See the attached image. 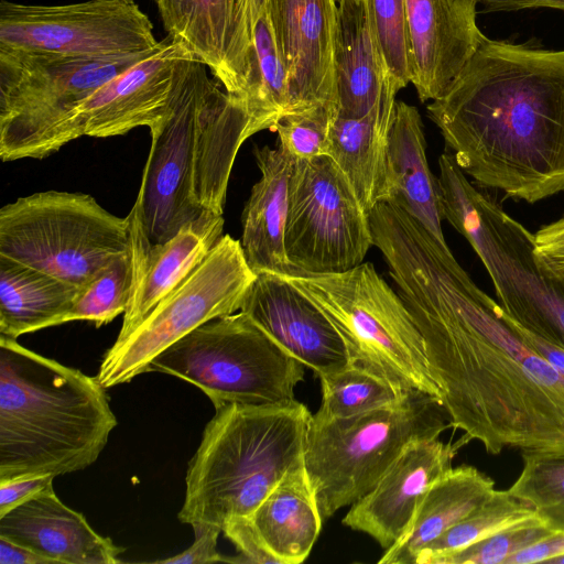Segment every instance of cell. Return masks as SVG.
I'll return each mask as SVG.
<instances>
[{"mask_svg":"<svg viewBox=\"0 0 564 564\" xmlns=\"http://www.w3.org/2000/svg\"><path fill=\"white\" fill-rule=\"evenodd\" d=\"M171 37L123 73L100 86L67 117L56 139V151L84 135L110 138L145 126L165 115L178 63L191 55Z\"/></svg>","mask_w":564,"mask_h":564,"instance_id":"cell-15","label":"cell"},{"mask_svg":"<svg viewBox=\"0 0 564 564\" xmlns=\"http://www.w3.org/2000/svg\"><path fill=\"white\" fill-rule=\"evenodd\" d=\"M257 278L241 242L223 235L205 260L143 321L104 355L97 379L104 388L131 381L172 344L202 324L240 311Z\"/></svg>","mask_w":564,"mask_h":564,"instance_id":"cell-12","label":"cell"},{"mask_svg":"<svg viewBox=\"0 0 564 564\" xmlns=\"http://www.w3.org/2000/svg\"><path fill=\"white\" fill-rule=\"evenodd\" d=\"M240 312L316 376L351 361L343 338L327 316L281 275L258 273Z\"/></svg>","mask_w":564,"mask_h":564,"instance_id":"cell-19","label":"cell"},{"mask_svg":"<svg viewBox=\"0 0 564 564\" xmlns=\"http://www.w3.org/2000/svg\"><path fill=\"white\" fill-rule=\"evenodd\" d=\"M476 0H405L414 85L421 101L441 97L487 37Z\"/></svg>","mask_w":564,"mask_h":564,"instance_id":"cell-20","label":"cell"},{"mask_svg":"<svg viewBox=\"0 0 564 564\" xmlns=\"http://www.w3.org/2000/svg\"><path fill=\"white\" fill-rule=\"evenodd\" d=\"M238 99L249 117V138L261 130H272L289 109L288 75L267 9L253 28L249 73Z\"/></svg>","mask_w":564,"mask_h":564,"instance_id":"cell-30","label":"cell"},{"mask_svg":"<svg viewBox=\"0 0 564 564\" xmlns=\"http://www.w3.org/2000/svg\"><path fill=\"white\" fill-rule=\"evenodd\" d=\"M52 475L23 476L0 481V517L53 488Z\"/></svg>","mask_w":564,"mask_h":564,"instance_id":"cell-40","label":"cell"},{"mask_svg":"<svg viewBox=\"0 0 564 564\" xmlns=\"http://www.w3.org/2000/svg\"><path fill=\"white\" fill-rule=\"evenodd\" d=\"M195 541L185 551L166 557L156 560L154 563L162 564H205L216 562L235 563V557H228L220 554L217 550V541L220 529L215 527H205L194 530Z\"/></svg>","mask_w":564,"mask_h":564,"instance_id":"cell-39","label":"cell"},{"mask_svg":"<svg viewBox=\"0 0 564 564\" xmlns=\"http://www.w3.org/2000/svg\"><path fill=\"white\" fill-rule=\"evenodd\" d=\"M478 3L481 1V0H476Z\"/></svg>","mask_w":564,"mask_h":564,"instance_id":"cell-48","label":"cell"},{"mask_svg":"<svg viewBox=\"0 0 564 564\" xmlns=\"http://www.w3.org/2000/svg\"><path fill=\"white\" fill-rule=\"evenodd\" d=\"M0 536L55 564H116L124 551L98 534L80 512L58 499L53 488L1 516Z\"/></svg>","mask_w":564,"mask_h":564,"instance_id":"cell-22","label":"cell"},{"mask_svg":"<svg viewBox=\"0 0 564 564\" xmlns=\"http://www.w3.org/2000/svg\"><path fill=\"white\" fill-rule=\"evenodd\" d=\"M80 289L0 256V335L19 336L64 324Z\"/></svg>","mask_w":564,"mask_h":564,"instance_id":"cell-29","label":"cell"},{"mask_svg":"<svg viewBox=\"0 0 564 564\" xmlns=\"http://www.w3.org/2000/svg\"><path fill=\"white\" fill-rule=\"evenodd\" d=\"M151 371L191 382L215 409L292 402L305 375L302 362L240 311L186 334L149 364Z\"/></svg>","mask_w":564,"mask_h":564,"instance_id":"cell-9","label":"cell"},{"mask_svg":"<svg viewBox=\"0 0 564 564\" xmlns=\"http://www.w3.org/2000/svg\"><path fill=\"white\" fill-rule=\"evenodd\" d=\"M317 377L322 403L315 415L323 419L349 417L389 406L411 391L352 362Z\"/></svg>","mask_w":564,"mask_h":564,"instance_id":"cell-32","label":"cell"},{"mask_svg":"<svg viewBox=\"0 0 564 564\" xmlns=\"http://www.w3.org/2000/svg\"><path fill=\"white\" fill-rule=\"evenodd\" d=\"M188 463L178 520L223 531L250 517L281 478L304 462L312 413L297 400L215 409Z\"/></svg>","mask_w":564,"mask_h":564,"instance_id":"cell-5","label":"cell"},{"mask_svg":"<svg viewBox=\"0 0 564 564\" xmlns=\"http://www.w3.org/2000/svg\"><path fill=\"white\" fill-rule=\"evenodd\" d=\"M327 316L356 364L403 390H419L441 400L429 370L422 336L398 292L362 262L338 273L292 269L281 275Z\"/></svg>","mask_w":564,"mask_h":564,"instance_id":"cell-8","label":"cell"},{"mask_svg":"<svg viewBox=\"0 0 564 564\" xmlns=\"http://www.w3.org/2000/svg\"><path fill=\"white\" fill-rule=\"evenodd\" d=\"M169 37L212 70L225 90L239 98L253 47L251 0H160Z\"/></svg>","mask_w":564,"mask_h":564,"instance_id":"cell-17","label":"cell"},{"mask_svg":"<svg viewBox=\"0 0 564 564\" xmlns=\"http://www.w3.org/2000/svg\"><path fill=\"white\" fill-rule=\"evenodd\" d=\"M491 10H518L527 8H553L564 10V0H481Z\"/></svg>","mask_w":564,"mask_h":564,"instance_id":"cell-44","label":"cell"},{"mask_svg":"<svg viewBox=\"0 0 564 564\" xmlns=\"http://www.w3.org/2000/svg\"><path fill=\"white\" fill-rule=\"evenodd\" d=\"M133 262L131 299L116 340L127 337L143 318L205 260L223 237L224 217L207 215L183 227L164 243H151L130 210Z\"/></svg>","mask_w":564,"mask_h":564,"instance_id":"cell-21","label":"cell"},{"mask_svg":"<svg viewBox=\"0 0 564 564\" xmlns=\"http://www.w3.org/2000/svg\"><path fill=\"white\" fill-rule=\"evenodd\" d=\"M426 109L479 186L527 203L564 191V50L486 37Z\"/></svg>","mask_w":564,"mask_h":564,"instance_id":"cell-2","label":"cell"},{"mask_svg":"<svg viewBox=\"0 0 564 564\" xmlns=\"http://www.w3.org/2000/svg\"><path fill=\"white\" fill-rule=\"evenodd\" d=\"M373 246L369 213L328 155L294 160L284 248L292 269L338 273L362 263Z\"/></svg>","mask_w":564,"mask_h":564,"instance_id":"cell-13","label":"cell"},{"mask_svg":"<svg viewBox=\"0 0 564 564\" xmlns=\"http://www.w3.org/2000/svg\"><path fill=\"white\" fill-rule=\"evenodd\" d=\"M523 466L508 488L528 501L552 531H564V455L522 453Z\"/></svg>","mask_w":564,"mask_h":564,"instance_id":"cell-34","label":"cell"},{"mask_svg":"<svg viewBox=\"0 0 564 564\" xmlns=\"http://www.w3.org/2000/svg\"><path fill=\"white\" fill-rule=\"evenodd\" d=\"M223 532L238 551L235 563L280 564L264 544L250 517L231 519Z\"/></svg>","mask_w":564,"mask_h":564,"instance_id":"cell-38","label":"cell"},{"mask_svg":"<svg viewBox=\"0 0 564 564\" xmlns=\"http://www.w3.org/2000/svg\"><path fill=\"white\" fill-rule=\"evenodd\" d=\"M371 30L389 75L402 89L413 77L405 0H365Z\"/></svg>","mask_w":564,"mask_h":564,"instance_id":"cell-35","label":"cell"},{"mask_svg":"<svg viewBox=\"0 0 564 564\" xmlns=\"http://www.w3.org/2000/svg\"><path fill=\"white\" fill-rule=\"evenodd\" d=\"M159 46L99 58L0 48L1 160L44 159L57 152L56 139L69 113Z\"/></svg>","mask_w":564,"mask_h":564,"instance_id":"cell-11","label":"cell"},{"mask_svg":"<svg viewBox=\"0 0 564 564\" xmlns=\"http://www.w3.org/2000/svg\"><path fill=\"white\" fill-rule=\"evenodd\" d=\"M130 249L129 219L84 193L45 191L0 209V256L84 289Z\"/></svg>","mask_w":564,"mask_h":564,"instance_id":"cell-10","label":"cell"},{"mask_svg":"<svg viewBox=\"0 0 564 564\" xmlns=\"http://www.w3.org/2000/svg\"><path fill=\"white\" fill-rule=\"evenodd\" d=\"M438 171L443 218L473 247L502 311L522 328L564 349V275L539 257L533 234L476 189L452 153L440 156Z\"/></svg>","mask_w":564,"mask_h":564,"instance_id":"cell-6","label":"cell"},{"mask_svg":"<svg viewBox=\"0 0 564 564\" xmlns=\"http://www.w3.org/2000/svg\"><path fill=\"white\" fill-rule=\"evenodd\" d=\"M423 339L429 370L463 447L479 442L564 455V373L519 335L449 248L424 237L387 262Z\"/></svg>","mask_w":564,"mask_h":564,"instance_id":"cell-1","label":"cell"},{"mask_svg":"<svg viewBox=\"0 0 564 564\" xmlns=\"http://www.w3.org/2000/svg\"><path fill=\"white\" fill-rule=\"evenodd\" d=\"M564 554V531L552 532L546 538L521 550L507 561V564L547 563Z\"/></svg>","mask_w":564,"mask_h":564,"instance_id":"cell-42","label":"cell"},{"mask_svg":"<svg viewBox=\"0 0 564 564\" xmlns=\"http://www.w3.org/2000/svg\"><path fill=\"white\" fill-rule=\"evenodd\" d=\"M268 0H251V13H252V22L253 28L259 19V17L262 14V12L267 9Z\"/></svg>","mask_w":564,"mask_h":564,"instance_id":"cell-45","label":"cell"},{"mask_svg":"<svg viewBox=\"0 0 564 564\" xmlns=\"http://www.w3.org/2000/svg\"><path fill=\"white\" fill-rule=\"evenodd\" d=\"M156 3L160 1V0H154Z\"/></svg>","mask_w":564,"mask_h":564,"instance_id":"cell-47","label":"cell"},{"mask_svg":"<svg viewBox=\"0 0 564 564\" xmlns=\"http://www.w3.org/2000/svg\"><path fill=\"white\" fill-rule=\"evenodd\" d=\"M337 2L334 42L337 115L360 118L395 101L401 88L388 73L365 0Z\"/></svg>","mask_w":564,"mask_h":564,"instance_id":"cell-23","label":"cell"},{"mask_svg":"<svg viewBox=\"0 0 564 564\" xmlns=\"http://www.w3.org/2000/svg\"><path fill=\"white\" fill-rule=\"evenodd\" d=\"M160 43L135 0L0 2V48L99 58L152 51Z\"/></svg>","mask_w":564,"mask_h":564,"instance_id":"cell-14","label":"cell"},{"mask_svg":"<svg viewBox=\"0 0 564 564\" xmlns=\"http://www.w3.org/2000/svg\"><path fill=\"white\" fill-rule=\"evenodd\" d=\"M495 481L473 466L452 467L427 490L404 534L380 564H415L419 553L466 518L495 491Z\"/></svg>","mask_w":564,"mask_h":564,"instance_id":"cell-27","label":"cell"},{"mask_svg":"<svg viewBox=\"0 0 564 564\" xmlns=\"http://www.w3.org/2000/svg\"><path fill=\"white\" fill-rule=\"evenodd\" d=\"M267 10L288 75L286 113L318 104L337 106L336 0H268Z\"/></svg>","mask_w":564,"mask_h":564,"instance_id":"cell-16","label":"cell"},{"mask_svg":"<svg viewBox=\"0 0 564 564\" xmlns=\"http://www.w3.org/2000/svg\"><path fill=\"white\" fill-rule=\"evenodd\" d=\"M536 253L554 272L564 275V217L542 227L535 235Z\"/></svg>","mask_w":564,"mask_h":564,"instance_id":"cell-41","label":"cell"},{"mask_svg":"<svg viewBox=\"0 0 564 564\" xmlns=\"http://www.w3.org/2000/svg\"><path fill=\"white\" fill-rule=\"evenodd\" d=\"M105 389L0 335V481L94 464L117 425Z\"/></svg>","mask_w":564,"mask_h":564,"instance_id":"cell-4","label":"cell"},{"mask_svg":"<svg viewBox=\"0 0 564 564\" xmlns=\"http://www.w3.org/2000/svg\"><path fill=\"white\" fill-rule=\"evenodd\" d=\"M336 1H338V0H336Z\"/></svg>","mask_w":564,"mask_h":564,"instance_id":"cell-49","label":"cell"},{"mask_svg":"<svg viewBox=\"0 0 564 564\" xmlns=\"http://www.w3.org/2000/svg\"><path fill=\"white\" fill-rule=\"evenodd\" d=\"M527 525L545 524L528 501L509 489H496L477 509L427 544L419 553L415 564H437L444 556L481 540Z\"/></svg>","mask_w":564,"mask_h":564,"instance_id":"cell-31","label":"cell"},{"mask_svg":"<svg viewBox=\"0 0 564 564\" xmlns=\"http://www.w3.org/2000/svg\"><path fill=\"white\" fill-rule=\"evenodd\" d=\"M459 448L457 441L440 437L410 443L376 486L351 505L343 524L389 549L409 528L430 487L452 468Z\"/></svg>","mask_w":564,"mask_h":564,"instance_id":"cell-18","label":"cell"},{"mask_svg":"<svg viewBox=\"0 0 564 564\" xmlns=\"http://www.w3.org/2000/svg\"><path fill=\"white\" fill-rule=\"evenodd\" d=\"M250 519L280 564H300L306 560L323 519L304 462L281 478Z\"/></svg>","mask_w":564,"mask_h":564,"instance_id":"cell-28","label":"cell"},{"mask_svg":"<svg viewBox=\"0 0 564 564\" xmlns=\"http://www.w3.org/2000/svg\"><path fill=\"white\" fill-rule=\"evenodd\" d=\"M133 286V262L129 249L115 258L84 289L64 323L93 322L96 327L110 323L128 308Z\"/></svg>","mask_w":564,"mask_h":564,"instance_id":"cell-33","label":"cell"},{"mask_svg":"<svg viewBox=\"0 0 564 564\" xmlns=\"http://www.w3.org/2000/svg\"><path fill=\"white\" fill-rule=\"evenodd\" d=\"M193 54L176 68L164 117L150 128L151 148L131 208L151 243H164L207 215L223 216L249 117L237 97L209 78Z\"/></svg>","mask_w":564,"mask_h":564,"instance_id":"cell-3","label":"cell"},{"mask_svg":"<svg viewBox=\"0 0 564 564\" xmlns=\"http://www.w3.org/2000/svg\"><path fill=\"white\" fill-rule=\"evenodd\" d=\"M337 106L318 104L283 116L272 128L281 147L294 160L327 155L328 137Z\"/></svg>","mask_w":564,"mask_h":564,"instance_id":"cell-36","label":"cell"},{"mask_svg":"<svg viewBox=\"0 0 564 564\" xmlns=\"http://www.w3.org/2000/svg\"><path fill=\"white\" fill-rule=\"evenodd\" d=\"M449 427L441 400L419 390L355 416L313 414L304 467L323 521L368 494L410 443L440 437Z\"/></svg>","mask_w":564,"mask_h":564,"instance_id":"cell-7","label":"cell"},{"mask_svg":"<svg viewBox=\"0 0 564 564\" xmlns=\"http://www.w3.org/2000/svg\"><path fill=\"white\" fill-rule=\"evenodd\" d=\"M253 154L261 176L245 204L240 242L257 274L285 275L292 270L285 253L284 231L294 159L281 147H254Z\"/></svg>","mask_w":564,"mask_h":564,"instance_id":"cell-24","label":"cell"},{"mask_svg":"<svg viewBox=\"0 0 564 564\" xmlns=\"http://www.w3.org/2000/svg\"><path fill=\"white\" fill-rule=\"evenodd\" d=\"M547 563L549 564H564V554L556 556L554 558H551Z\"/></svg>","mask_w":564,"mask_h":564,"instance_id":"cell-46","label":"cell"},{"mask_svg":"<svg viewBox=\"0 0 564 564\" xmlns=\"http://www.w3.org/2000/svg\"><path fill=\"white\" fill-rule=\"evenodd\" d=\"M395 102L383 104L360 118L336 111L330 124L327 155L368 213L389 197L387 152Z\"/></svg>","mask_w":564,"mask_h":564,"instance_id":"cell-26","label":"cell"},{"mask_svg":"<svg viewBox=\"0 0 564 564\" xmlns=\"http://www.w3.org/2000/svg\"><path fill=\"white\" fill-rule=\"evenodd\" d=\"M0 564H55L35 551L0 536Z\"/></svg>","mask_w":564,"mask_h":564,"instance_id":"cell-43","label":"cell"},{"mask_svg":"<svg viewBox=\"0 0 564 564\" xmlns=\"http://www.w3.org/2000/svg\"><path fill=\"white\" fill-rule=\"evenodd\" d=\"M388 203L421 223L442 245V206L437 177L430 169L426 141L417 109L397 101L391 122L388 152Z\"/></svg>","mask_w":564,"mask_h":564,"instance_id":"cell-25","label":"cell"},{"mask_svg":"<svg viewBox=\"0 0 564 564\" xmlns=\"http://www.w3.org/2000/svg\"><path fill=\"white\" fill-rule=\"evenodd\" d=\"M545 525H527L502 531L448 554L437 564H507L521 550L550 535Z\"/></svg>","mask_w":564,"mask_h":564,"instance_id":"cell-37","label":"cell"}]
</instances>
